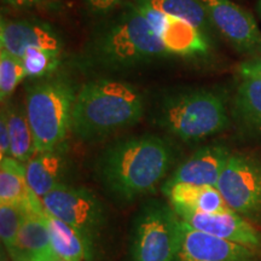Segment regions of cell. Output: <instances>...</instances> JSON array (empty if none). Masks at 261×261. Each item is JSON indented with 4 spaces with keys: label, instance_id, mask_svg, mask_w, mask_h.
Masks as SVG:
<instances>
[{
    "label": "cell",
    "instance_id": "cell-1",
    "mask_svg": "<svg viewBox=\"0 0 261 261\" xmlns=\"http://www.w3.org/2000/svg\"><path fill=\"white\" fill-rule=\"evenodd\" d=\"M168 142L155 136L120 139L109 145L97 161V174L110 195L132 202L150 194L173 163Z\"/></svg>",
    "mask_w": 261,
    "mask_h": 261
},
{
    "label": "cell",
    "instance_id": "cell-2",
    "mask_svg": "<svg viewBox=\"0 0 261 261\" xmlns=\"http://www.w3.org/2000/svg\"><path fill=\"white\" fill-rule=\"evenodd\" d=\"M83 57L91 69L112 73L135 69L173 56L148 18L130 3L121 14L94 33Z\"/></svg>",
    "mask_w": 261,
    "mask_h": 261
},
{
    "label": "cell",
    "instance_id": "cell-3",
    "mask_svg": "<svg viewBox=\"0 0 261 261\" xmlns=\"http://www.w3.org/2000/svg\"><path fill=\"white\" fill-rule=\"evenodd\" d=\"M144 109V96L133 85L114 79L91 80L76 92L70 130L84 142L99 140L135 125Z\"/></svg>",
    "mask_w": 261,
    "mask_h": 261
},
{
    "label": "cell",
    "instance_id": "cell-4",
    "mask_svg": "<svg viewBox=\"0 0 261 261\" xmlns=\"http://www.w3.org/2000/svg\"><path fill=\"white\" fill-rule=\"evenodd\" d=\"M156 121L162 129L184 142L205 139L230 123L224 98L207 89L182 90L163 97Z\"/></svg>",
    "mask_w": 261,
    "mask_h": 261
},
{
    "label": "cell",
    "instance_id": "cell-5",
    "mask_svg": "<svg viewBox=\"0 0 261 261\" xmlns=\"http://www.w3.org/2000/svg\"><path fill=\"white\" fill-rule=\"evenodd\" d=\"M74 86L63 76H46L32 84L25 93V114L38 152L64 145L71 127Z\"/></svg>",
    "mask_w": 261,
    "mask_h": 261
},
{
    "label": "cell",
    "instance_id": "cell-6",
    "mask_svg": "<svg viewBox=\"0 0 261 261\" xmlns=\"http://www.w3.org/2000/svg\"><path fill=\"white\" fill-rule=\"evenodd\" d=\"M181 234V220L169 205L150 202L133 227L132 261H174Z\"/></svg>",
    "mask_w": 261,
    "mask_h": 261
},
{
    "label": "cell",
    "instance_id": "cell-7",
    "mask_svg": "<svg viewBox=\"0 0 261 261\" xmlns=\"http://www.w3.org/2000/svg\"><path fill=\"white\" fill-rule=\"evenodd\" d=\"M45 211L79 231L91 246L106 224L102 202L85 188L62 184L41 198Z\"/></svg>",
    "mask_w": 261,
    "mask_h": 261
},
{
    "label": "cell",
    "instance_id": "cell-8",
    "mask_svg": "<svg viewBox=\"0 0 261 261\" xmlns=\"http://www.w3.org/2000/svg\"><path fill=\"white\" fill-rule=\"evenodd\" d=\"M228 208L249 219L261 218V162L242 154L228 159L217 184Z\"/></svg>",
    "mask_w": 261,
    "mask_h": 261
},
{
    "label": "cell",
    "instance_id": "cell-9",
    "mask_svg": "<svg viewBox=\"0 0 261 261\" xmlns=\"http://www.w3.org/2000/svg\"><path fill=\"white\" fill-rule=\"evenodd\" d=\"M214 31L240 54L261 56V31L254 16L232 0H200Z\"/></svg>",
    "mask_w": 261,
    "mask_h": 261
},
{
    "label": "cell",
    "instance_id": "cell-10",
    "mask_svg": "<svg viewBox=\"0 0 261 261\" xmlns=\"http://www.w3.org/2000/svg\"><path fill=\"white\" fill-rule=\"evenodd\" d=\"M136 6L148 18L156 34L173 57L202 58L211 54L213 47L212 38L190 22L142 6Z\"/></svg>",
    "mask_w": 261,
    "mask_h": 261
},
{
    "label": "cell",
    "instance_id": "cell-11",
    "mask_svg": "<svg viewBox=\"0 0 261 261\" xmlns=\"http://www.w3.org/2000/svg\"><path fill=\"white\" fill-rule=\"evenodd\" d=\"M260 250L195 230L181 220L180 243L174 261H260Z\"/></svg>",
    "mask_w": 261,
    "mask_h": 261
},
{
    "label": "cell",
    "instance_id": "cell-12",
    "mask_svg": "<svg viewBox=\"0 0 261 261\" xmlns=\"http://www.w3.org/2000/svg\"><path fill=\"white\" fill-rule=\"evenodd\" d=\"M182 221L195 230L211 236L242 244L261 252V233L243 215L227 208L218 213H196L185 210H174Z\"/></svg>",
    "mask_w": 261,
    "mask_h": 261
},
{
    "label": "cell",
    "instance_id": "cell-13",
    "mask_svg": "<svg viewBox=\"0 0 261 261\" xmlns=\"http://www.w3.org/2000/svg\"><path fill=\"white\" fill-rule=\"evenodd\" d=\"M0 47L14 56L22 58L29 48H40L61 56L63 42L54 28L34 19L0 21Z\"/></svg>",
    "mask_w": 261,
    "mask_h": 261
},
{
    "label": "cell",
    "instance_id": "cell-14",
    "mask_svg": "<svg viewBox=\"0 0 261 261\" xmlns=\"http://www.w3.org/2000/svg\"><path fill=\"white\" fill-rule=\"evenodd\" d=\"M232 155L224 145H208L198 149L187 161L178 166L162 190L179 182L217 187L221 172Z\"/></svg>",
    "mask_w": 261,
    "mask_h": 261
},
{
    "label": "cell",
    "instance_id": "cell-15",
    "mask_svg": "<svg viewBox=\"0 0 261 261\" xmlns=\"http://www.w3.org/2000/svg\"><path fill=\"white\" fill-rule=\"evenodd\" d=\"M44 211H33L25 214L15 246L8 252L11 261L58 260L52 248Z\"/></svg>",
    "mask_w": 261,
    "mask_h": 261
},
{
    "label": "cell",
    "instance_id": "cell-16",
    "mask_svg": "<svg viewBox=\"0 0 261 261\" xmlns=\"http://www.w3.org/2000/svg\"><path fill=\"white\" fill-rule=\"evenodd\" d=\"M69 169L65 144L48 151L37 152L25 163V175L31 190L39 198L46 196L55 189L65 184Z\"/></svg>",
    "mask_w": 261,
    "mask_h": 261
},
{
    "label": "cell",
    "instance_id": "cell-17",
    "mask_svg": "<svg viewBox=\"0 0 261 261\" xmlns=\"http://www.w3.org/2000/svg\"><path fill=\"white\" fill-rule=\"evenodd\" d=\"M0 203L18 205L27 212L44 210L40 198L29 188L25 165L12 158L0 160Z\"/></svg>",
    "mask_w": 261,
    "mask_h": 261
},
{
    "label": "cell",
    "instance_id": "cell-18",
    "mask_svg": "<svg viewBox=\"0 0 261 261\" xmlns=\"http://www.w3.org/2000/svg\"><path fill=\"white\" fill-rule=\"evenodd\" d=\"M173 210H185L196 213H218L228 205L217 187L179 182L163 190Z\"/></svg>",
    "mask_w": 261,
    "mask_h": 261
},
{
    "label": "cell",
    "instance_id": "cell-19",
    "mask_svg": "<svg viewBox=\"0 0 261 261\" xmlns=\"http://www.w3.org/2000/svg\"><path fill=\"white\" fill-rule=\"evenodd\" d=\"M232 116L248 135L261 137V76H240Z\"/></svg>",
    "mask_w": 261,
    "mask_h": 261
},
{
    "label": "cell",
    "instance_id": "cell-20",
    "mask_svg": "<svg viewBox=\"0 0 261 261\" xmlns=\"http://www.w3.org/2000/svg\"><path fill=\"white\" fill-rule=\"evenodd\" d=\"M44 219L50 233L52 248L58 259L67 261L93 260V247L79 231L46 211H44Z\"/></svg>",
    "mask_w": 261,
    "mask_h": 261
},
{
    "label": "cell",
    "instance_id": "cell-21",
    "mask_svg": "<svg viewBox=\"0 0 261 261\" xmlns=\"http://www.w3.org/2000/svg\"><path fill=\"white\" fill-rule=\"evenodd\" d=\"M2 109L4 110L8 122L10 158L25 165L38 152L25 108L18 107L17 104H6Z\"/></svg>",
    "mask_w": 261,
    "mask_h": 261
},
{
    "label": "cell",
    "instance_id": "cell-22",
    "mask_svg": "<svg viewBox=\"0 0 261 261\" xmlns=\"http://www.w3.org/2000/svg\"><path fill=\"white\" fill-rule=\"evenodd\" d=\"M136 5L185 19L213 38L214 28L200 0H132Z\"/></svg>",
    "mask_w": 261,
    "mask_h": 261
},
{
    "label": "cell",
    "instance_id": "cell-23",
    "mask_svg": "<svg viewBox=\"0 0 261 261\" xmlns=\"http://www.w3.org/2000/svg\"><path fill=\"white\" fill-rule=\"evenodd\" d=\"M25 77L27 73L21 58L0 48V99L3 104Z\"/></svg>",
    "mask_w": 261,
    "mask_h": 261
},
{
    "label": "cell",
    "instance_id": "cell-24",
    "mask_svg": "<svg viewBox=\"0 0 261 261\" xmlns=\"http://www.w3.org/2000/svg\"><path fill=\"white\" fill-rule=\"evenodd\" d=\"M60 57L58 55L40 50V48H29L21 60L23 62L28 77L42 79V77L50 76L52 71L57 69L60 64Z\"/></svg>",
    "mask_w": 261,
    "mask_h": 261
},
{
    "label": "cell",
    "instance_id": "cell-25",
    "mask_svg": "<svg viewBox=\"0 0 261 261\" xmlns=\"http://www.w3.org/2000/svg\"><path fill=\"white\" fill-rule=\"evenodd\" d=\"M28 212L18 205L0 203V238L10 252L17 240L19 228Z\"/></svg>",
    "mask_w": 261,
    "mask_h": 261
},
{
    "label": "cell",
    "instance_id": "cell-26",
    "mask_svg": "<svg viewBox=\"0 0 261 261\" xmlns=\"http://www.w3.org/2000/svg\"><path fill=\"white\" fill-rule=\"evenodd\" d=\"M123 0H84L85 5L93 15L104 16L115 10Z\"/></svg>",
    "mask_w": 261,
    "mask_h": 261
},
{
    "label": "cell",
    "instance_id": "cell-27",
    "mask_svg": "<svg viewBox=\"0 0 261 261\" xmlns=\"http://www.w3.org/2000/svg\"><path fill=\"white\" fill-rule=\"evenodd\" d=\"M10 158V136L6 122V115L2 109L0 114V160Z\"/></svg>",
    "mask_w": 261,
    "mask_h": 261
},
{
    "label": "cell",
    "instance_id": "cell-28",
    "mask_svg": "<svg viewBox=\"0 0 261 261\" xmlns=\"http://www.w3.org/2000/svg\"><path fill=\"white\" fill-rule=\"evenodd\" d=\"M5 5L10 6V8L25 10V9H33L39 8V6H47L56 4L58 0H2Z\"/></svg>",
    "mask_w": 261,
    "mask_h": 261
},
{
    "label": "cell",
    "instance_id": "cell-29",
    "mask_svg": "<svg viewBox=\"0 0 261 261\" xmlns=\"http://www.w3.org/2000/svg\"><path fill=\"white\" fill-rule=\"evenodd\" d=\"M240 76H261V56L243 62L238 68Z\"/></svg>",
    "mask_w": 261,
    "mask_h": 261
},
{
    "label": "cell",
    "instance_id": "cell-30",
    "mask_svg": "<svg viewBox=\"0 0 261 261\" xmlns=\"http://www.w3.org/2000/svg\"><path fill=\"white\" fill-rule=\"evenodd\" d=\"M256 9H257V14H259L260 18H261V0H257V4H256Z\"/></svg>",
    "mask_w": 261,
    "mask_h": 261
},
{
    "label": "cell",
    "instance_id": "cell-31",
    "mask_svg": "<svg viewBox=\"0 0 261 261\" xmlns=\"http://www.w3.org/2000/svg\"><path fill=\"white\" fill-rule=\"evenodd\" d=\"M2 261H9V259L8 257L5 256V254H4V252H2Z\"/></svg>",
    "mask_w": 261,
    "mask_h": 261
},
{
    "label": "cell",
    "instance_id": "cell-32",
    "mask_svg": "<svg viewBox=\"0 0 261 261\" xmlns=\"http://www.w3.org/2000/svg\"><path fill=\"white\" fill-rule=\"evenodd\" d=\"M57 261H67V260H63V259H58Z\"/></svg>",
    "mask_w": 261,
    "mask_h": 261
}]
</instances>
